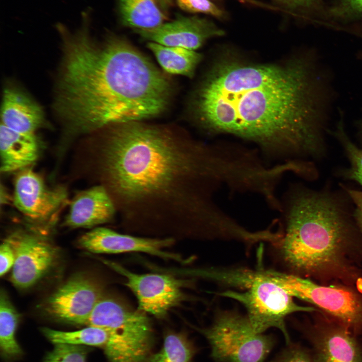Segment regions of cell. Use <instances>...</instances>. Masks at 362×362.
<instances>
[{
	"label": "cell",
	"instance_id": "cell-1",
	"mask_svg": "<svg viewBox=\"0 0 362 362\" xmlns=\"http://www.w3.org/2000/svg\"><path fill=\"white\" fill-rule=\"evenodd\" d=\"M102 130L94 168L125 221L189 224L217 237L233 229L236 220L214 196L248 186L251 162L243 146L206 144L141 122Z\"/></svg>",
	"mask_w": 362,
	"mask_h": 362
},
{
	"label": "cell",
	"instance_id": "cell-2",
	"mask_svg": "<svg viewBox=\"0 0 362 362\" xmlns=\"http://www.w3.org/2000/svg\"><path fill=\"white\" fill-rule=\"evenodd\" d=\"M337 97L332 69L312 50L285 65L220 62L195 108L205 130L253 142L264 158L314 162L325 156Z\"/></svg>",
	"mask_w": 362,
	"mask_h": 362
},
{
	"label": "cell",
	"instance_id": "cell-3",
	"mask_svg": "<svg viewBox=\"0 0 362 362\" xmlns=\"http://www.w3.org/2000/svg\"><path fill=\"white\" fill-rule=\"evenodd\" d=\"M63 36L55 106L69 133L141 122L167 108L172 90L168 79L127 42L111 38L100 46L84 31Z\"/></svg>",
	"mask_w": 362,
	"mask_h": 362
},
{
	"label": "cell",
	"instance_id": "cell-4",
	"mask_svg": "<svg viewBox=\"0 0 362 362\" xmlns=\"http://www.w3.org/2000/svg\"><path fill=\"white\" fill-rule=\"evenodd\" d=\"M344 190H316L296 184L285 193L281 200L285 230L280 244L283 259L293 270L311 275L340 265L346 245L360 230L354 205Z\"/></svg>",
	"mask_w": 362,
	"mask_h": 362
},
{
	"label": "cell",
	"instance_id": "cell-5",
	"mask_svg": "<svg viewBox=\"0 0 362 362\" xmlns=\"http://www.w3.org/2000/svg\"><path fill=\"white\" fill-rule=\"evenodd\" d=\"M238 287L241 291L228 290L220 294L240 303L254 331L259 333L277 328L283 333L287 344L291 343L285 325L286 318L298 312H312V307L301 306L293 297L269 280L263 271H243Z\"/></svg>",
	"mask_w": 362,
	"mask_h": 362
},
{
	"label": "cell",
	"instance_id": "cell-6",
	"mask_svg": "<svg viewBox=\"0 0 362 362\" xmlns=\"http://www.w3.org/2000/svg\"><path fill=\"white\" fill-rule=\"evenodd\" d=\"M200 331L215 362H263L276 342L273 336L256 332L247 316L233 311H221Z\"/></svg>",
	"mask_w": 362,
	"mask_h": 362
},
{
	"label": "cell",
	"instance_id": "cell-7",
	"mask_svg": "<svg viewBox=\"0 0 362 362\" xmlns=\"http://www.w3.org/2000/svg\"><path fill=\"white\" fill-rule=\"evenodd\" d=\"M265 275L293 297L308 302L337 318L348 329L362 327V301L349 290L324 286L298 276L272 270Z\"/></svg>",
	"mask_w": 362,
	"mask_h": 362
},
{
	"label": "cell",
	"instance_id": "cell-8",
	"mask_svg": "<svg viewBox=\"0 0 362 362\" xmlns=\"http://www.w3.org/2000/svg\"><path fill=\"white\" fill-rule=\"evenodd\" d=\"M67 201V192L64 187L49 188L30 167L17 172L13 202L29 221L39 224H53Z\"/></svg>",
	"mask_w": 362,
	"mask_h": 362
},
{
	"label": "cell",
	"instance_id": "cell-9",
	"mask_svg": "<svg viewBox=\"0 0 362 362\" xmlns=\"http://www.w3.org/2000/svg\"><path fill=\"white\" fill-rule=\"evenodd\" d=\"M108 264L124 277L125 285L136 297L139 311L162 317L183 298L184 282L170 275L138 274L114 262L108 261Z\"/></svg>",
	"mask_w": 362,
	"mask_h": 362
},
{
	"label": "cell",
	"instance_id": "cell-10",
	"mask_svg": "<svg viewBox=\"0 0 362 362\" xmlns=\"http://www.w3.org/2000/svg\"><path fill=\"white\" fill-rule=\"evenodd\" d=\"M7 239L13 246L16 256L11 279L19 288L26 289L35 284L55 261L57 253L54 247L35 233L17 231Z\"/></svg>",
	"mask_w": 362,
	"mask_h": 362
},
{
	"label": "cell",
	"instance_id": "cell-11",
	"mask_svg": "<svg viewBox=\"0 0 362 362\" xmlns=\"http://www.w3.org/2000/svg\"><path fill=\"white\" fill-rule=\"evenodd\" d=\"M102 297L96 283L85 276L78 275L65 282L48 298L46 309L60 320L85 325Z\"/></svg>",
	"mask_w": 362,
	"mask_h": 362
},
{
	"label": "cell",
	"instance_id": "cell-12",
	"mask_svg": "<svg viewBox=\"0 0 362 362\" xmlns=\"http://www.w3.org/2000/svg\"><path fill=\"white\" fill-rule=\"evenodd\" d=\"M174 242L172 238H149L123 234L105 227H97L78 240L83 248L96 253L141 252L165 259L184 262L178 254L164 251Z\"/></svg>",
	"mask_w": 362,
	"mask_h": 362
},
{
	"label": "cell",
	"instance_id": "cell-13",
	"mask_svg": "<svg viewBox=\"0 0 362 362\" xmlns=\"http://www.w3.org/2000/svg\"><path fill=\"white\" fill-rule=\"evenodd\" d=\"M135 31L149 42L195 51L208 39L224 33L212 22L198 17H182L153 29Z\"/></svg>",
	"mask_w": 362,
	"mask_h": 362
},
{
	"label": "cell",
	"instance_id": "cell-14",
	"mask_svg": "<svg viewBox=\"0 0 362 362\" xmlns=\"http://www.w3.org/2000/svg\"><path fill=\"white\" fill-rule=\"evenodd\" d=\"M144 313L139 310H129L114 299L102 297L95 305L85 325L154 340L151 323Z\"/></svg>",
	"mask_w": 362,
	"mask_h": 362
},
{
	"label": "cell",
	"instance_id": "cell-15",
	"mask_svg": "<svg viewBox=\"0 0 362 362\" xmlns=\"http://www.w3.org/2000/svg\"><path fill=\"white\" fill-rule=\"evenodd\" d=\"M116 213L115 204L108 191L98 185L75 195L64 224L71 228H91L111 221Z\"/></svg>",
	"mask_w": 362,
	"mask_h": 362
},
{
	"label": "cell",
	"instance_id": "cell-16",
	"mask_svg": "<svg viewBox=\"0 0 362 362\" xmlns=\"http://www.w3.org/2000/svg\"><path fill=\"white\" fill-rule=\"evenodd\" d=\"M310 337L315 362H362L357 342L343 325L322 328Z\"/></svg>",
	"mask_w": 362,
	"mask_h": 362
},
{
	"label": "cell",
	"instance_id": "cell-17",
	"mask_svg": "<svg viewBox=\"0 0 362 362\" xmlns=\"http://www.w3.org/2000/svg\"><path fill=\"white\" fill-rule=\"evenodd\" d=\"M40 141L35 133H22L2 124L0 128L1 171L10 173L30 167L38 158Z\"/></svg>",
	"mask_w": 362,
	"mask_h": 362
},
{
	"label": "cell",
	"instance_id": "cell-18",
	"mask_svg": "<svg viewBox=\"0 0 362 362\" xmlns=\"http://www.w3.org/2000/svg\"><path fill=\"white\" fill-rule=\"evenodd\" d=\"M44 122L40 107L20 90L4 89L1 108V124L22 133H35Z\"/></svg>",
	"mask_w": 362,
	"mask_h": 362
},
{
	"label": "cell",
	"instance_id": "cell-19",
	"mask_svg": "<svg viewBox=\"0 0 362 362\" xmlns=\"http://www.w3.org/2000/svg\"><path fill=\"white\" fill-rule=\"evenodd\" d=\"M162 69L168 73L193 76L202 55L195 50L167 46L153 42L147 43Z\"/></svg>",
	"mask_w": 362,
	"mask_h": 362
},
{
	"label": "cell",
	"instance_id": "cell-20",
	"mask_svg": "<svg viewBox=\"0 0 362 362\" xmlns=\"http://www.w3.org/2000/svg\"><path fill=\"white\" fill-rule=\"evenodd\" d=\"M120 9L124 25L146 30L163 24L165 19L160 0H119Z\"/></svg>",
	"mask_w": 362,
	"mask_h": 362
},
{
	"label": "cell",
	"instance_id": "cell-21",
	"mask_svg": "<svg viewBox=\"0 0 362 362\" xmlns=\"http://www.w3.org/2000/svg\"><path fill=\"white\" fill-rule=\"evenodd\" d=\"M19 315L7 294L1 290L0 296V349L3 357L15 359L22 354L16 332Z\"/></svg>",
	"mask_w": 362,
	"mask_h": 362
},
{
	"label": "cell",
	"instance_id": "cell-22",
	"mask_svg": "<svg viewBox=\"0 0 362 362\" xmlns=\"http://www.w3.org/2000/svg\"><path fill=\"white\" fill-rule=\"evenodd\" d=\"M197 349L183 332L167 331L161 348L151 353L146 362H193Z\"/></svg>",
	"mask_w": 362,
	"mask_h": 362
},
{
	"label": "cell",
	"instance_id": "cell-23",
	"mask_svg": "<svg viewBox=\"0 0 362 362\" xmlns=\"http://www.w3.org/2000/svg\"><path fill=\"white\" fill-rule=\"evenodd\" d=\"M44 336L54 344H66L79 346H93L104 348L109 336L105 328L88 326L72 331H63L49 328L42 329Z\"/></svg>",
	"mask_w": 362,
	"mask_h": 362
},
{
	"label": "cell",
	"instance_id": "cell-24",
	"mask_svg": "<svg viewBox=\"0 0 362 362\" xmlns=\"http://www.w3.org/2000/svg\"><path fill=\"white\" fill-rule=\"evenodd\" d=\"M338 120L334 129H330L329 135L341 145L350 162V167L343 170L341 174L346 179L356 182L362 186V148L357 147L347 133L343 110L338 108Z\"/></svg>",
	"mask_w": 362,
	"mask_h": 362
},
{
	"label": "cell",
	"instance_id": "cell-25",
	"mask_svg": "<svg viewBox=\"0 0 362 362\" xmlns=\"http://www.w3.org/2000/svg\"><path fill=\"white\" fill-rule=\"evenodd\" d=\"M87 348L83 346L54 344L43 362H86Z\"/></svg>",
	"mask_w": 362,
	"mask_h": 362
},
{
	"label": "cell",
	"instance_id": "cell-26",
	"mask_svg": "<svg viewBox=\"0 0 362 362\" xmlns=\"http://www.w3.org/2000/svg\"><path fill=\"white\" fill-rule=\"evenodd\" d=\"M183 10L193 13H204L217 18L225 17V13L209 0H176Z\"/></svg>",
	"mask_w": 362,
	"mask_h": 362
},
{
	"label": "cell",
	"instance_id": "cell-27",
	"mask_svg": "<svg viewBox=\"0 0 362 362\" xmlns=\"http://www.w3.org/2000/svg\"><path fill=\"white\" fill-rule=\"evenodd\" d=\"M288 345L273 362H315L313 356L301 346L291 343Z\"/></svg>",
	"mask_w": 362,
	"mask_h": 362
},
{
	"label": "cell",
	"instance_id": "cell-28",
	"mask_svg": "<svg viewBox=\"0 0 362 362\" xmlns=\"http://www.w3.org/2000/svg\"><path fill=\"white\" fill-rule=\"evenodd\" d=\"M16 260L14 248L6 239L0 247V275H5L13 268Z\"/></svg>",
	"mask_w": 362,
	"mask_h": 362
},
{
	"label": "cell",
	"instance_id": "cell-29",
	"mask_svg": "<svg viewBox=\"0 0 362 362\" xmlns=\"http://www.w3.org/2000/svg\"><path fill=\"white\" fill-rule=\"evenodd\" d=\"M343 187L354 203V217L362 234V192Z\"/></svg>",
	"mask_w": 362,
	"mask_h": 362
},
{
	"label": "cell",
	"instance_id": "cell-30",
	"mask_svg": "<svg viewBox=\"0 0 362 362\" xmlns=\"http://www.w3.org/2000/svg\"><path fill=\"white\" fill-rule=\"evenodd\" d=\"M279 3L285 6L291 8H296L307 7L313 2L314 0H276Z\"/></svg>",
	"mask_w": 362,
	"mask_h": 362
},
{
	"label": "cell",
	"instance_id": "cell-31",
	"mask_svg": "<svg viewBox=\"0 0 362 362\" xmlns=\"http://www.w3.org/2000/svg\"><path fill=\"white\" fill-rule=\"evenodd\" d=\"M354 125L356 131L357 136L362 143V111L359 116L354 121Z\"/></svg>",
	"mask_w": 362,
	"mask_h": 362
},
{
	"label": "cell",
	"instance_id": "cell-32",
	"mask_svg": "<svg viewBox=\"0 0 362 362\" xmlns=\"http://www.w3.org/2000/svg\"><path fill=\"white\" fill-rule=\"evenodd\" d=\"M239 2L243 3V4H247L249 5H251L252 6H255L257 7H263L265 8H268L269 9H271L272 8L269 6L267 5H265V4L262 3L259 1H257L256 0H237Z\"/></svg>",
	"mask_w": 362,
	"mask_h": 362
},
{
	"label": "cell",
	"instance_id": "cell-33",
	"mask_svg": "<svg viewBox=\"0 0 362 362\" xmlns=\"http://www.w3.org/2000/svg\"><path fill=\"white\" fill-rule=\"evenodd\" d=\"M9 195L7 194L4 187L1 185V205L6 204L8 203L9 201Z\"/></svg>",
	"mask_w": 362,
	"mask_h": 362
},
{
	"label": "cell",
	"instance_id": "cell-34",
	"mask_svg": "<svg viewBox=\"0 0 362 362\" xmlns=\"http://www.w3.org/2000/svg\"><path fill=\"white\" fill-rule=\"evenodd\" d=\"M348 1L353 9L362 11V0H348Z\"/></svg>",
	"mask_w": 362,
	"mask_h": 362
},
{
	"label": "cell",
	"instance_id": "cell-35",
	"mask_svg": "<svg viewBox=\"0 0 362 362\" xmlns=\"http://www.w3.org/2000/svg\"><path fill=\"white\" fill-rule=\"evenodd\" d=\"M358 60L362 65V49L360 50L358 52H357L356 55Z\"/></svg>",
	"mask_w": 362,
	"mask_h": 362
},
{
	"label": "cell",
	"instance_id": "cell-36",
	"mask_svg": "<svg viewBox=\"0 0 362 362\" xmlns=\"http://www.w3.org/2000/svg\"><path fill=\"white\" fill-rule=\"evenodd\" d=\"M357 286L359 290L362 292V279H359L357 282Z\"/></svg>",
	"mask_w": 362,
	"mask_h": 362
}]
</instances>
